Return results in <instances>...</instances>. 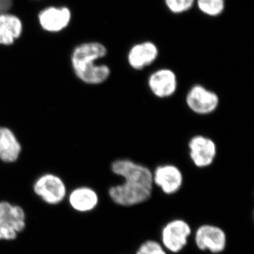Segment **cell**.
Listing matches in <instances>:
<instances>
[{
    "mask_svg": "<svg viewBox=\"0 0 254 254\" xmlns=\"http://www.w3.org/2000/svg\"><path fill=\"white\" fill-rule=\"evenodd\" d=\"M111 170L124 179L123 183L108 190L114 203L124 207L133 206L144 203L151 197L153 173L149 168L128 159H118L111 164Z\"/></svg>",
    "mask_w": 254,
    "mask_h": 254,
    "instance_id": "cell-1",
    "label": "cell"
},
{
    "mask_svg": "<svg viewBox=\"0 0 254 254\" xmlns=\"http://www.w3.org/2000/svg\"><path fill=\"white\" fill-rule=\"evenodd\" d=\"M108 48L101 42L88 41L76 45L69 60L76 77L88 85H99L109 78L111 70L105 64L98 62L108 55Z\"/></svg>",
    "mask_w": 254,
    "mask_h": 254,
    "instance_id": "cell-2",
    "label": "cell"
},
{
    "mask_svg": "<svg viewBox=\"0 0 254 254\" xmlns=\"http://www.w3.org/2000/svg\"><path fill=\"white\" fill-rule=\"evenodd\" d=\"M33 190L42 201L50 205L60 204L68 195L67 188L63 179L53 173H46L37 178Z\"/></svg>",
    "mask_w": 254,
    "mask_h": 254,
    "instance_id": "cell-3",
    "label": "cell"
},
{
    "mask_svg": "<svg viewBox=\"0 0 254 254\" xmlns=\"http://www.w3.org/2000/svg\"><path fill=\"white\" fill-rule=\"evenodd\" d=\"M186 103L193 113L197 115H207L218 109L220 98L215 92L210 91L202 85L195 84L187 93Z\"/></svg>",
    "mask_w": 254,
    "mask_h": 254,
    "instance_id": "cell-4",
    "label": "cell"
},
{
    "mask_svg": "<svg viewBox=\"0 0 254 254\" xmlns=\"http://www.w3.org/2000/svg\"><path fill=\"white\" fill-rule=\"evenodd\" d=\"M71 10L66 6H48L38 12V23L43 31L59 33L68 27L71 20Z\"/></svg>",
    "mask_w": 254,
    "mask_h": 254,
    "instance_id": "cell-5",
    "label": "cell"
},
{
    "mask_svg": "<svg viewBox=\"0 0 254 254\" xmlns=\"http://www.w3.org/2000/svg\"><path fill=\"white\" fill-rule=\"evenodd\" d=\"M191 230L182 220L168 222L162 231V243L166 250L174 254L181 252L187 245Z\"/></svg>",
    "mask_w": 254,
    "mask_h": 254,
    "instance_id": "cell-6",
    "label": "cell"
},
{
    "mask_svg": "<svg viewBox=\"0 0 254 254\" xmlns=\"http://www.w3.org/2000/svg\"><path fill=\"white\" fill-rule=\"evenodd\" d=\"M190 160L198 168H208L217 155V145L211 138L202 135L192 137L189 142Z\"/></svg>",
    "mask_w": 254,
    "mask_h": 254,
    "instance_id": "cell-7",
    "label": "cell"
},
{
    "mask_svg": "<svg viewBox=\"0 0 254 254\" xmlns=\"http://www.w3.org/2000/svg\"><path fill=\"white\" fill-rule=\"evenodd\" d=\"M195 243L203 252L209 251L213 254H220L226 247V234L220 227L203 225L195 232Z\"/></svg>",
    "mask_w": 254,
    "mask_h": 254,
    "instance_id": "cell-8",
    "label": "cell"
},
{
    "mask_svg": "<svg viewBox=\"0 0 254 254\" xmlns=\"http://www.w3.org/2000/svg\"><path fill=\"white\" fill-rule=\"evenodd\" d=\"M148 87L153 94L159 98L173 96L177 91L178 81L176 73L168 68H160L148 78Z\"/></svg>",
    "mask_w": 254,
    "mask_h": 254,
    "instance_id": "cell-9",
    "label": "cell"
},
{
    "mask_svg": "<svg viewBox=\"0 0 254 254\" xmlns=\"http://www.w3.org/2000/svg\"><path fill=\"white\" fill-rule=\"evenodd\" d=\"M153 185L161 189L165 194L171 195L180 190L183 185V175L180 168L171 164L160 165L153 173Z\"/></svg>",
    "mask_w": 254,
    "mask_h": 254,
    "instance_id": "cell-10",
    "label": "cell"
},
{
    "mask_svg": "<svg viewBox=\"0 0 254 254\" xmlns=\"http://www.w3.org/2000/svg\"><path fill=\"white\" fill-rule=\"evenodd\" d=\"M158 46L151 41L136 43L130 48L127 55L129 66L135 70H142L154 63L158 59Z\"/></svg>",
    "mask_w": 254,
    "mask_h": 254,
    "instance_id": "cell-11",
    "label": "cell"
},
{
    "mask_svg": "<svg viewBox=\"0 0 254 254\" xmlns=\"http://www.w3.org/2000/svg\"><path fill=\"white\" fill-rule=\"evenodd\" d=\"M66 198L70 207L79 213L93 211L99 203L98 193L89 187H76L68 193Z\"/></svg>",
    "mask_w": 254,
    "mask_h": 254,
    "instance_id": "cell-12",
    "label": "cell"
},
{
    "mask_svg": "<svg viewBox=\"0 0 254 254\" xmlns=\"http://www.w3.org/2000/svg\"><path fill=\"white\" fill-rule=\"evenodd\" d=\"M23 31V22L18 16L9 11L0 14V46H12Z\"/></svg>",
    "mask_w": 254,
    "mask_h": 254,
    "instance_id": "cell-13",
    "label": "cell"
},
{
    "mask_svg": "<svg viewBox=\"0 0 254 254\" xmlns=\"http://www.w3.org/2000/svg\"><path fill=\"white\" fill-rule=\"evenodd\" d=\"M22 146L14 132L6 127H0V161L13 163L17 161Z\"/></svg>",
    "mask_w": 254,
    "mask_h": 254,
    "instance_id": "cell-14",
    "label": "cell"
},
{
    "mask_svg": "<svg viewBox=\"0 0 254 254\" xmlns=\"http://www.w3.org/2000/svg\"><path fill=\"white\" fill-rule=\"evenodd\" d=\"M0 215L4 217L18 234L24 231L26 227V214L22 207L7 200H1Z\"/></svg>",
    "mask_w": 254,
    "mask_h": 254,
    "instance_id": "cell-15",
    "label": "cell"
},
{
    "mask_svg": "<svg viewBox=\"0 0 254 254\" xmlns=\"http://www.w3.org/2000/svg\"><path fill=\"white\" fill-rule=\"evenodd\" d=\"M200 12L205 16L217 17L223 13L225 0H195Z\"/></svg>",
    "mask_w": 254,
    "mask_h": 254,
    "instance_id": "cell-16",
    "label": "cell"
},
{
    "mask_svg": "<svg viewBox=\"0 0 254 254\" xmlns=\"http://www.w3.org/2000/svg\"><path fill=\"white\" fill-rule=\"evenodd\" d=\"M195 0H165V4L170 12L174 14H181L190 11Z\"/></svg>",
    "mask_w": 254,
    "mask_h": 254,
    "instance_id": "cell-17",
    "label": "cell"
},
{
    "mask_svg": "<svg viewBox=\"0 0 254 254\" xmlns=\"http://www.w3.org/2000/svg\"><path fill=\"white\" fill-rule=\"evenodd\" d=\"M18 234L6 221L2 215H0V241L11 242L16 240Z\"/></svg>",
    "mask_w": 254,
    "mask_h": 254,
    "instance_id": "cell-18",
    "label": "cell"
},
{
    "mask_svg": "<svg viewBox=\"0 0 254 254\" xmlns=\"http://www.w3.org/2000/svg\"><path fill=\"white\" fill-rule=\"evenodd\" d=\"M136 254H167L163 246L155 241H146L142 244Z\"/></svg>",
    "mask_w": 254,
    "mask_h": 254,
    "instance_id": "cell-19",
    "label": "cell"
},
{
    "mask_svg": "<svg viewBox=\"0 0 254 254\" xmlns=\"http://www.w3.org/2000/svg\"><path fill=\"white\" fill-rule=\"evenodd\" d=\"M12 5L13 0H0V14L9 11Z\"/></svg>",
    "mask_w": 254,
    "mask_h": 254,
    "instance_id": "cell-20",
    "label": "cell"
}]
</instances>
